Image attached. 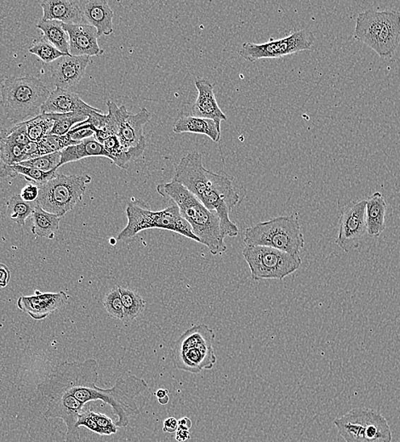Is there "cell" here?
<instances>
[{
    "instance_id": "6da1fadb",
    "label": "cell",
    "mask_w": 400,
    "mask_h": 442,
    "mask_svg": "<svg viewBox=\"0 0 400 442\" xmlns=\"http://www.w3.org/2000/svg\"><path fill=\"white\" fill-rule=\"evenodd\" d=\"M98 370V362L95 359L64 362L52 369L39 390L61 392L84 407L91 402L106 403L117 417V426L126 428L132 417L140 414L136 398L148 390V383L136 375H129L117 379L110 389H102L97 386Z\"/></svg>"
},
{
    "instance_id": "7a4b0ae2",
    "label": "cell",
    "mask_w": 400,
    "mask_h": 442,
    "mask_svg": "<svg viewBox=\"0 0 400 442\" xmlns=\"http://www.w3.org/2000/svg\"><path fill=\"white\" fill-rule=\"evenodd\" d=\"M172 181L186 187L208 210L218 215L225 237L239 235V227L229 218V214L240 202L230 177L206 169L201 154L194 151L178 162Z\"/></svg>"
},
{
    "instance_id": "3957f363",
    "label": "cell",
    "mask_w": 400,
    "mask_h": 442,
    "mask_svg": "<svg viewBox=\"0 0 400 442\" xmlns=\"http://www.w3.org/2000/svg\"><path fill=\"white\" fill-rule=\"evenodd\" d=\"M156 190L161 197L176 204L200 244L206 245L211 254L220 256L227 251L219 217L215 212L208 210L193 193L177 181L158 185Z\"/></svg>"
},
{
    "instance_id": "277c9868",
    "label": "cell",
    "mask_w": 400,
    "mask_h": 442,
    "mask_svg": "<svg viewBox=\"0 0 400 442\" xmlns=\"http://www.w3.org/2000/svg\"><path fill=\"white\" fill-rule=\"evenodd\" d=\"M0 91L4 114L15 124L39 116L51 95L48 88L33 76L7 78L2 82Z\"/></svg>"
},
{
    "instance_id": "5b68a950",
    "label": "cell",
    "mask_w": 400,
    "mask_h": 442,
    "mask_svg": "<svg viewBox=\"0 0 400 442\" xmlns=\"http://www.w3.org/2000/svg\"><path fill=\"white\" fill-rule=\"evenodd\" d=\"M127 216V226L119 233V241L131 239L141 232L149 229H160L176 232L187 239L200 243L198 237L194 235L193 229L182 218L178 207L175 203L163 210L152 211L143 200H132L128 203Z\"/></svg>"
},
{
    "instance_id": "8992f818",
    "label": "cell",
    "mask_w": 400,
    "mask_h": 442,
    "mask_svg": "<svg viewBox=\"0 0 400 442\" xmlns=\"http://www.w3.org/2000/svg\"><path fill=\"white\" fill-rule=\"evenodd\" d=\"M353 37L368 45L379 56H391L400 42V12L372 9L360 12Z\"/></svg>"
},
{
    "instance_id": "52a82bcc",
    "label": "cell",
    "mask_w": 400,
    "mask_h": 442,
    "mask_svg": "<svg viewBox=\"0 0 400 442\" xmlns=\"http://www.w3.org/2000/svg\"><path fill=\"white\" fill-rule=\"evenodd\" d=\"M215 337L213 329L206 324L194 325L187 329L172 345L175 368L191 374L213 369L216 362Z\"/></svg>"
},
{
    "instance_id": "ba28073f",
    "label": "cell",
    "mask_w": 400,
    "mask_h": 442,
    "mask_svg": "<svg viewBox=\"0 0 400 442\" xmlns=\"http://www.w3.org/2000/svg\"><path fill=\"white\" fill-rule=\"evenodd\" d=\"M244 243L247 246H264L300 256L305 241L298 215L294 213L248 227L245 232Z\"/></svg>"
},
{
    "instance_id": "9c48e42d",
    "label": "cell",
    "mask_w": 400,
    "mask_h": 442,
    "mask_svg": "<svg viewBox=\"0 0 400 442\" xmlns=\"http://www.w3.org/2000/svg\"><path fill=\"white\" fill-rule=\"evenodd\" d=\"M90 181L89 175L57 174L52 180L39 185L36 203L45 211L61 218L82 201Z\"/></svg>"
},
{
    "instance_id": "30bf717a",
    "label": "cell",
    "mask_w": 400,
    "mask_h": 442,
    "mask_svg": "<svg viewBox=\"0 0 400 442\" xmlns=\"http://www.w3.org/2000/svg\"><path fill=\"white\" fill-rule=\"evenodd\" d=\"M345 442H392L393 431L380 412L372 408H354L334 420Z\"/></svg>"
},
{
    "instance_id": "8fae6325",
    "label": "cell",
    "mask_w": 400,
    "mask_h": 442,
    "mask_svg": "<svg viewBox=\"0 0 400 442\" xmlns=\"http://www.w3.org/2000/svg\"><path fill=\"white\" fill-rule=\"evenodd\" d=\"M242 256L251 270L253 281L283 280L297 272L302 265L301 257L264 246H247Z\"/></svg>"
},
{
    "instance_id": "7c38bea8",
    "label": "cell",
    "mask_w": 400,
    "mask_h": 442,
    "mask_svg": "<svg viewBox=\"0 0 400 442\" xmlns=\"http://www.w3.org/2000/svg\"><path fill=\"white\" fill-rule=\"evenodd\" d=\"M315 40L314 33L302 29L283 39L271 40L264 44L245 42L240 49L239 55L244 60L249 62L262 59H273V58L293 55L300 52L310 51Z\"/></svg>"
},
{
    "instance_id": "4fadbf2b",
    "label": "cell",
    "mask_w": 400,
    "mask_h": 442,
    "mask_svg": "<svg viewBox=\"0 0 400 442\" xmlns=\"http://www.w3.org/2000/svg\"><path fill=\"white\" fill-rule=\"evenodd\" d=\"M366 200L348 204L341 210L339 232L335 243L346 253L356 250L367 234L365 220Z\"/></svg>"
},
{
    "instance_id": "5bb4252c",
    "label": "cell",
    "mask_w": 400,
    "mask_h": 442,
    "mask_svg": "<svg viewBox=\"0 0 400 442\" xmlns=\"http://www.w3.org/2000/svg\"><path fill=\"white\" fill-rule=\"evenodd\" d=\"M108 112L114 115L116 121L117 136L126 149L137 147L146 139L143 127L152 118L151 114L146 108L132 114L124 106L118 107L114 102H107Z\"/></svg>"
},
{
    "instance_id": "9a60e30c",
    "label": "cell",
    "mask_w": 400,
    "mask_h": 442,
    "mask_svg": "<svg viewBox=\"0 0 400 442\" xmlns=\"http://www.w3.org/2000/svg\"><path fill=\"white\" fill-rule=\"evenodd\" d=\"M69 299V296L64 292L40 293L36 290L35 295L20 296L18 300V307L33 319L40 321L64 308Z\"/></svg>"
},
{
    "instance_id": "2e32d148",
    "label": "cell",
    "mask_w": 400,
    "mask_h": 442,
    "mask_svg": "<svg viewBox=\"0 0 400 442\" xmlns=\"http://www.w3.org/2000/svg\"><path fill=\"white\" fill-rule=\"evenodd\" d=\"M89 64V56H61L51 65L53 85L64 90L76 86L84 78Z\"/></svg>"
},
{
    "instance_id": "e0dca14e",
    "label": "cell",
    "mask_w": 400,
    "mask_h": 442,
    "mask_svg": "<svg viewBox=\"0 0 400 442\" xmlns=\"http://www.w3.org/2000/svg\"><path fill=\"white\" fill-rule=\"evenodd\" d=\"M69 37V54L73 56H98L103 54L97 29L88 24H64Z\"/></svg>"
},
{
    "instance_id": "ac0fdd59",
    "label": "cell",
    "mask_w": 400,
    "mask_h": 442,
    "mask_svg": "<svg viewBox=\"0 0 400 442\" xmlns=\"http://www.w3.org/2000/svg\"><path fill=\"white\" fill-rule=\"evenodd\" d=\"M99 111L101 110L82 101L77 94L60 88H57L51 92L47 101L41 107V114H65L81 112L90 115L91 112Z\"/></svg>"
},
{
    "instance_id": "d6986e66",
    "label": "cell",
    "mask_w": 400,
    "mask_h": 442,
    "mask_svg": "<svg viewBox=\"0 0 400 442\" xmlns=\"http://www.w3.org/2000/svg\"><path fill=\"white\" fill-rule=\"evenodd\" d=\"M195 87L198 90V98L192 107L191 116L197 118L218 121H227V116L220 109L216 101L214 86L206 79H196Z\"/></svg>"
},
{
    "instance_id": "ffe728a7",
    "label": "cell",
    "mask_w": 400,
    "mask_h": 442,
    "mask_svg": "<svg viewBox=\"0 0 400 442\" xmlns=\"http://www.w3.org/2000/svg\"><path fill=\"white\" fill-rule=\"evenodd\" d=\"M79 4L86 23L97 29L99 37L114 32V13L107 0H82Z\"/></svg>"
},
{
    "instance_id": "44dd1931",
    "label": "cell",
    "mask_w": 400,
    "mask_h": 442,
    "mask_svg": "<svg viewBox=\"0 0 400 442\" xmlns=\"http://www.w3.org/2000/svg\"><path fill=\"white\" fill-rule=\"evenodd\" d=\"M44 20H58L64 24H86L81 4L74 0H44L40 3Z\"/></svg>"
},
{
    "instance_id": "7402d4cb",
    "label": "cell",
    "mask_w": 400,
    "mask_h": 442,
    "mask_svg": "<svg viewBox=\"0 0 400 442\" xmlns=\"http://www.w3.org/2000/svg\"><path fill=\"white\" fill-rule=\"evenodd\" d=\"M173 131L177 134L193 133V134L204 135L209 137L214 143H219L220 122L191 115L182 116L175 123Z\"/></svg>"
},
{
    "instance_id": "603a6c76",
    "label": "cell",
    "mask_w": 400,
    "mask_h": 442,
    "mask_svg": "<svg viewBox=\"0 0 400 442\" xmlns=\"http://www.w3.org/2000/svg\"><path fill=\"white\" fill-rule=\"evenodd\" d=\"M101 144L111 157V161L120 169H127L132 162L143 155L147 141L143 140L136 148L126 149L117 136H111L102 141Z\"/></svg>"
},
{
    "instance_id": "cb8c5ba5",
    "label": "cell",
    "mask_w": 400,
    "mask_h": 442,
    "mask_svg": "<svg viewBox=\"0 0 400 442\" xmlns=\"http://www.w3.org/2000/svg\"><path fill=\"white\" fill-rule=\"evenodd\" d=\"M387 210L386 200L380 193H375L366 200V226L370 237H379L384 232Z\"/></svg>"
},
{
    "instance_id": "d4e9b609",
    "label": "cell",
    "mask_w": 400,
    "mask_h": 442,
    "mask_svg": "<svg viewBox=\"0 0 400 442\" xmlns=\"http://www.w3.org/2000/svg\"><path fill=\"white\" fill-rule=\"evenodd\" d=\"M90 157H104L110 158V154L95 137L82 141L77 145H71L61 152L60 167L69 162H77Z\"/></svg>"
},
{
    "instance_id": "484cf974",
    "label": "cell",
    "mask_w": 400,
    "mask_h": 442,
    "mask_svg": "<svg viewBox=\"0 0 400 442\" xmlns=\"http://www.w3.org/2000/svg\"><path fill=\"white\" fill-rule=\"evenodd\" d=\"M32 232L37 237H45L49 240L55 239L56 233L59 230L61 219L55 215L45 211L42 208L36 205L31 215Z\"/></svg>"
},
{
    "instance_id": "4316f807",
    "label": "cell",
    "mask_w": 400,
    "mask_h": 442,
    "mask_svg": "<svg viewBox=\"0 0 400 442\" xmlns=\"http://www.w3.org/2000/svg\"><path fill=\"white\" fill-rule=\"evenodd\" d=\"M77 426L89 429L99 436L114 435L119 428L110 417L91 410H84L78 414Z\"/></svg>"
},
{
    "instance_id": "83f0119b",
    "label": "cell",
    "mask_w": 400,
    "mask_h": 442,
    "mask_svg": "<svg viewBox=\"0 0 400 442\" xmlns=\"http://www.w3.org/2000/svg\"><path fill=\"white\" fill-rule=\"evenodd\" d=\"M37 28L44 33V37L54 45L58 51L70 55L69 37L65 31L64 23L58 20H44L40 19Z\"/></svg>"
},
{
    "instance_id": "f1b7e54d",
    "label": "cell",
    "mask_w": 400,
    "mask_h": 442,
    "mask_svg": "<svg viewBox=\"0 0 400 442\" xmlns=\"http://www.w3.org/2000/svg\"><path fill=\"white\" fill-rule=\"evenodd\" d=\"M124 308V323H131L143 313L146 301L136 291L119 287Z\"/></svg>"
},
{
    "instance_id": "f546056e",
    "label": "cell",
    "mask_w": 400,
    "mask_h": 442,
    "mask_svg": "<svg viewBox=\"0 0 400 442\" xmlns=\"http://www.w3.org/2000/svg\"><path fill=\"white\" fill-rule=\"evenodd\" d=\"M29 140L33 143H40L45 136L49 135L54 125L51 114H40L25 122Z\"/></svg>"
},
{
    "instance_id": "4dcf8cb0",
    "label": "cell",
    "mask_w": 400,
    "mask_h": 442,
    "mask_svg": "<svg viewBox=\"0 0 400 442\" xmlns=\"http://www.w3.org/2000/svg\"><path fill=\"white\" fill-rule=\"evenodd\" d=\"M54 125L49 135L66 136L75 125L84 122L88 119L89 114L85 112H70V114H51Z\"/></svg>"
},
{
    "instance_id": "1f68e13d",
    "label": "cell",
    "mask_w": 400,
    "mask_h": 442,
    "mask_svg": "<svg viewBox=\"0 0 400 442\" xmlns=\"http://www.w3.org/2000/svg\"><path fill=\"white\" fill-rule=\"evenodd\" d=\"M35 205L33 203L24 201L20 195L15 194L7 203V215L19 226H24L27 219L32 215Z\"/></svg>"
},
{
    "instance_id": "d6a6232c",
    "label": "cell",
    "mask_w": 400,
    "mask_h": 442,
    "mask_svg": "<svg viewBox=\"0 0 400 442\" xmlns=\"http://www.w3.org/2000/svg\"><path fill=\"white\" fill-rule=\"evenodd\" d=\"M39 143L41 155L61 152L71 145H77L79 143L70 138L69 136L48 135L40 141Z\"/></svg>"
},
{
    "instance_id": "836d02e7",
    "label": "cell",
    "mask_w": 400,
    "mask_h": 442,
    "mask_svg": "<svg viewBox=\"0 0 400 442\" xmlns=\"http://www.w3.org/2000/svg\"><path fill=\"white\" fill-rule=\"evenodd\" d=\"M28 52L40 58L45 64H52V62L59 59L61 56H66V54L62 53L54 47L53 44L45 39H41L35 42V44L29 48Z\"/></svg>"
},
{
    "instance_id": "e575fe53",
    "label": "cell",
    "mask_w": 400,
    "mask_h": 442,
    "mask_svg": "<svg viewBox=\"0 0 400 442\" xmlns=\"http://www.w3.org/2000/svg\"><path fill=\"white\" fill-rule=\"evenodd\" d=\"M0 162L7 165L24 162V147L0 138Z\"/></svg>"
},
{
    "instance_id": "d590c367",
    "label": "cell",
    "mask_w": 400,
    "mask_h": 442,
    "mask_svg": "<svg viewBox=\"0 0 400 442\" xmlns=\"http://www.w3.org/2000/svg\"><path fill=\"white\" fill-rule=\"evenodd\" d=\"M61 152L47 154L33 160L20 162V165L49 172L60 168Z\"/></svg>"
},
{
    "instance_id": "8d00e7d4",
    "label": "cell",
    "mask_w": 400,
    "mask_h": 442,
    "mask_svg": "<svg viewBox=\"0 0 400 442\" xmlns=\"http://www.w3.org/2000/svg\"><path fill=\"white\" fill-rule=\"evenodd\" d=\"M103 306L112 318L123 321L124 308L119 287L108 291L103 299Z\"/></svg>"
},
{
    "instance_id": "74e56055",
    "label": "cell",
    "mask_w": 400,
    "mask_h": 442,
    "mask_svg": "<svg viewBox=\"0 0 400 442\" xmlns=\"http://www.w3.org/2000/svg\"><path fill=\"white\" fill-rule=\"evenodd\" d=\"M0 138L10 141L22 147H25L31 141L28 138L25 122L16 124L11 128L0 129Z\"/></svg>"
},
{
    "instance_id": "f35d334b",
    "label": "cell",
    "mask_w": 400,
    "mask_h": 442,
    "mask_svg": "<svg viewBox=\"0 0 400 442\" xmlns=\"http://www.w3.org/2000/svg\"><path fill=\"white\" fill-rule=\"evenodd\" d=\"M66 136H69L73 141L81 143L82 141L93 137L95 133L93 129L87 126L86 124H78L71 129Z\"/></svg>"
},
{
    "instance_id": "ab89813d",
    "label": "cell",
    "mask_w": 400,
    "mask_h": 442,
    "mask_svg": "<svg viewBox=\"0 0 400 442\" xmlns=\"http://www.w3.org/2000/svg\"><path fill=\"white\" fill-rule=\"evenodd\" d=\"M39 186L35 184V183H30V184H28L26 186L23 187V190L20 191V196L24 201L33 203L36 202V200L39 198Z\"/></svg>"
},
{
    "instance_id": "60d3db41",
    "label": "cell",
    "mask_w": 400,
    "mask_h": 442,
    "mask_svg": "<svg viewBox=\"0 0 400 442\" xmlns=\"http://www.w3.org/2000/svg\"><path fill=\"white\" fill-rule=\"evenodd\" d=\"M39 143L30 141L24 147V162L33 160V158L41 157Z\"/></svg>"
},
{
    "instance_id": "b9f144b4",
    "label": "cell",
    "mask_w": 400,
    "mask_h": 442,
    "mask_svg": "<svg viewBox=\"0 0 400 442\" xmlns=\"http://www.w3.org/2000/svg\"><path fill=\"white\" fill-rule=\"evenodd\" d=\"M11 272L6 265L0 264V289H4L9 285Z\"/></svg>"
},
{
    "instance_id": "7bdbcfd3",
    "label": "cell",
    "mask_w": 400,
    "mask_h": 442,
    "mask_svg": "<svg viewBox=\"0 0 400 442\" xmlns=\"http://www.w3.org/2000/svg\"><path fill=\"white\" fill-rule=\"evenodd\" d=\"M178 429V420L175 418H168L165 420L163 431L167 433L177 432Z\"/></svg>"
},
{
    "instance_id": "ee69618b",
    "label": "cell",
    "mask_w": 400,
    "mask_h": 442,
    "mask_svg": "<svg viewBox=\"0 0 400 442\" xmlns=\"http://www.w3.org/2000/svg\"><path fill=\"white\" fill-rule=\"evenodd\" d=\"M190 439L189 431H183V429H178L176 434V440L179 442H185Z\"/></svg>"
},
{
    "instance_id": "f6af8a7d",
    "label": "cell",
    "mask_w": 400,
    "mask_h": 442,
    "mask_svg": "<svg viewBox=\"0 0 400 442\" xmlns=\"http://www.w3.org/2000/svg\"><path fill=\"white\" fill-rule=\"evenodd\" d=\"M192 425H193V423H192L191 419L187 418V417L178 420V429H183V431H189L192 428Z\"/></svg>"
},
{
    "instance_id": "bcb514c9",
    "label": "cell",
    "mask_w": 400,
    "mask_h": 442,
    "mask_svg": "<svg viewBox=\"0 0 400 442\" xmlns=\"http://www.w3.org/2000/svg\"><path fill=\"white\" fill-rule=\"evenodd\" d=\"M156 395V398L158 399L164 398V396L167 395H168V390H165V389H158L156 392L155 394H154Z\"/></svg>"
},
{
    "instance_id": "7dc6e473",
    "label": "cell",
    "mask_w": 400,
    "mask_h": 442,
    "mask_svg": "<svg viewBox=\"0 0 400 442\" xmlns=\"http://www.w3.org/2000/svg\"><path fill=\"white\" fill-rule=\"evenodd\" d=\"M170 401L169 395H165L164 398L158 399V402L161 404V405H166Z\"/></svg>"
}]
</instances>
